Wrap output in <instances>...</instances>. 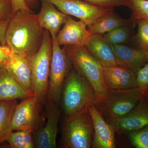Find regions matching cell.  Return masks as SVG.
<instances>
[{"mask_svg":"<svg viewBox=\"0 0 148 148\" xmlns=\"http://www.w3.org/2000/svg\"><path fill=\"white\" fill-rule=\"evenodd\" d=\"M33 133L26 130L12 131L7 139L9 148H35Z\"/></svg>","mask_w":148,"mask_h":148,"instance_id":"22","label":"cell"},{"mask_svg":"<svg viewBox=\"0 0 148 148\" xmlns=\"http://www.w3.org/2000/svg\"><path fill=\"white\" fill-rule=\"evenodd\" d=\"M94 129L92 148H116L115 132L113 127L103 118L94 105L88 108Z\"/></svg>","mask_w":148,"mask_h":148,"instance_id":"12","label":"cell"},{"mask_svg":"<svg viewBox=\"0 0 148 148\" xmlns=\"http://www.w3.org/2000/svg\"><path fill=\"white\" fill-rule=\"evenodd\" d=\"M138 86L143 92L148 91V62L136 73Z\"/></svg>","mask_w":148,"mask_h":148,"instance_id":"28","label":"cell"},{"mask_svg":"<svg viewBox=\"0 0 148 148\" xmlns=\"http://www.w3.org/2000/svg\"><path fill=\"white\" fill-rule=\"evenodd\" d=\"M144 96H145V98L148 100V91L144 92Z\"/></svg>","mask_w":148,"mask_h":148,"instance_id":"34","label":"cell"},{"mask_svg":"<svg viewBox=\"0 0 148 148\" xmlns=\"http://www.w3.org/2000/svg\"><path fill=\"white\" fill-rule=\"evenodd\" d=\"M1 42H0V45H1Z\"/></svg>","mask_w":148,"mask_h":148,"instance_id":"36","label":"cell"},{"mask_svg":"<svg viewBox=\"0 0 148 148\" xmlns=\"http://www.w3.org/2000/svg\"><path fill=\"white\" fill-rule=\"evenodd\" d=\"M130 27L129 24L118 27L103 36L110 44H122L127 41L130 37Z\"/></svg>","mask_w":148,"mask_h":148,"instance_id":"23","label":"cell"},{"mask_svg":"<svg viewBox=\"0 0 148 148\" xmlns=\"http://www.w3.org/2000/svg\"><path fill=\"white\" fill-rule=\"evenodd\" d=\"M135 22L138 26V31L134 37L137 47L148 51V21L139 19Z\"/></svg>","mask_w":148,"mask_h":148,"instance_id":"25","label":"cell"},{"mask_svg":"<svg viewBox=\"0 0 148 148\" xmlns=\"http://www.w3.org/2000/svg\"><path fill=\"white\" fill-rule=\"evenodd\" d=\"M42 1V0H40ZM53 4L63 13L75 16L87 26L98 18L114 11L91 4L82 0H43Z\"/></svg>","mask_w":148,"mask_h":148,"instance_id":"8","label":"cell"},{"mask_svg":"<svg viewBox=\"0 0 148 148\" xmlns=\"http://www.w3.org/2000/svg\"><path fill=\"white\" fill-rule=\"evenodd\" d=\"M11 5L9 0L0 3V20L10 18L12 15Z\"/></svg>","mask_w":148,"mask_h":148,"instance_id":"30","label":"cell"},{"mask_svg":"<svg viewBox=\"0 0 148 148\" xmlns=\"http://www.w3.org/2000/svg\"><path fill=\"white\" fill-rule=\"evenodd\" d=\"M25 1H26L27 5L30 8L31 7L34 5L36 2V0H25Z\"/></svg>","mask_w":148,"mask_h":148,"instance_id":"33","label":"cell"},{"mask_svg":"<svg viewBox=\"0 0 148 148\" xmlns=\"http://www.w3.org/2000/svg\"><path fill=\"white\" fill-rule=\"evenodd\" d=\"M4 68L21 86L34 95L32 68L29 58L14 53L6 64Z\"/></svg>","mask_w":148,"mask_h":148,"instance_id":"17","label":"cell"},{"mask_svg":"<svg viewBox=\"0 0 148 148\" xmlns=\"http://www.w3.org/2000/svg\"><path fill=\"white\" fill-rule=\"evenodd\" d=\"M41 104L34 95L16 105L11 120L12 130H26L34 133L38 128Z\"/></svg>","mask_w":148,"mask_h":148,"instance_id":"9","label":"cell"},{"mask_svg":"<svg viewBox=\"0 0 148 148\" xmlns=\"http://www.w3.org/2000/svg\"><path fill=\"white\" fill-rule=\"evenodd\" d=\"M103 78L108 90H125L138 87L136 74L118 65L103 66Z\"/></svg>","mask_w":148,"mask_h":148,"instance_id":"14","label":"cell"},{"mask_svg":"<svg viewBox=\"0 0 148 148\" xmlns=\"http://www.w3.org/2000/svg\"><path fill=\"white\" fill-rule=\"evenodd\" d=\"M130 140L136 148H148V125L128 132Z\"/></svg>","mask_w":148,"mask_h":148,"instance_id":"26","label":"cell"},{"mask_svg":"<svg viewBox=\"0 0 148 148\" xmlns=\"http://www.w3.org/2000/svg\"><path fill=\"white\" fill-rule=\"evenodd\" d=\"M132 20L122 18L113 11L88 26V30L90 34L103 35L118 27L128 25Z\"/></svg>","mask_w":148,"mask_h":148,"instance_id":"20","label":"cell"},{"mask_svg":"<svg viewBox=\"0 0 148 148\" xmlns=\"http://www.w3.org/2000/svg\"><path fill=\"white\" fill-rule=\"evenodd\" d=\"M34 95L20 85L4 67H0V101L26 98Z\"/></svg>","mask_w":148,"mask_h":148,"instance_id":"19","label":"cell"},{"mask_svg":"<svg viewBox=\"0 0 148 148\" xmlns=\"http://www.w3.org/2000/svg\"><path fill=\"white\" fill-rule=\"evenodd\" d=\"M93 5L105 8L113 9L116 7L128 6V0H82Z\"/></svg>","mask_w":148,"mask_h":148,"instance_id":"27","label":"cell"},{"mask_svg":"<svg viewBox=\"0 0 148 148\" xmlns=\"http://www.w3.org/2000/svg\"><path fill=\"white\" fill-rule=\"evenodd\" d=\"M44 29L31 10L12 14L6 34V44L14 53L31 59L41 44Z\"/></svg>","mask_w":148,"mask_h":148,"instance_id":"1","label":"cell"},{"mask_svg":"<svg viewBox=\"0 0 148 148\" xmlns=\"http://www.w3.org/2000/svg\"><path fill=\"white\" fill-rule=\"evenodd\" d=\"M41 1V8L37 14L38 24L43 29L49 32L51 37L56 36L69 15L59 10L51 3L43 0Z\"/></svg>","mask_w":148,"mask_h":148,"instance_id":"16","label":"cell"},{"mask_svg":"<svg viewBox=\"0 0 148 148\" xmlns=\"http://www.w3.org/2000/svg\"><path fill=\"white\" fill-rule=\"evenodd\" d=\"M16 100L0 101V145L6 142L13 131L11 120Z\"/></svg>","mask_w":148,"mask_h":148,"instance_id":"21","label":"cell"},{"mask_svg":"<svg viewBox=\"0 0 148 148\" xmlns=\"http://www.w3.org/2000/svg\"><path fill=\"white\" fill-rule=\"evenodd\" d=\"M144 95L138 87L125 90H108L104 100L96 106L103 118L109 124L127 114Z\"/></svg>","mask_w":148,"mask_h":148,"instance_id":"5","label":"cell"},{"mask_svg":"<svg viewBox=\"0 0 148 148\" xmlns=\"http://www.w3.org/2000/svg\"><path fill=\"white\" fill-rule=\"evenodd\" d=\"M10 2L12 14L19 10H31L27 5L25 0H10Z\"/></svg>","mask_w":148,"mask_h":148,"instance_id":"31","label":"cell"},{"mask_svg":"<svg viewBox=\"0 0 148 148\" xmlns=\"http://www.w3.org/2000/svg\"><path fill=\"white\" fill-rule=\"evenodd\" d=\"M8 1V0H0V3L2 2L5 1Z\"/></svg>","mask_w":148,"mask_h":148,"instance_id":"35","label":"cell"},{"mask_svg":"<svg viewBox=\"0 0 148 148\" xmlns=\"http://www.w3.org/2000/svg\"><path fill=\"white\" fill-rule=\"evenodd\" d=\"M52 51V38L44 29L40 46L30 59L33 93L41 104L47 96Z\"/></svg>","mask_w":148,"mask_h":148,"instance_id":"4","label":"cell"},{"mask_svg":"<svg viewBox=\"0 0 148 148\" xmlns=\"http://www.w3.org/2000/svg\"><path fill=\"white\" fill-rule=\"evenodd\" d=\"M10 18L0 20V42L3 45L6 44V34Z\"/></svg>","mask_w":148,"mask_h":148,"instance_id":"32","label":"cell"},{"mask_svg":"<svg viewBox=\"0 0 148 148\" xmlns=\"http://www.w3.org/2000/svg\"><path fill=\"white\" fill-rule=\"evenodd\" d=\"M14 53L7 45H0V67H4Z\"/></svg>","mask_w":148,"mask_h":148,"instance_id":"29","label":"cell"},{"mask_svg":"<svg viewBox=\"0 0 148 148\" xmlns=\"http://www.w3.org/2000/svg\"><path fill=\"white\" fill-rule=\"evenodd\" d=\"M64 26L56 36L60 46H84L90 35L87 25L82 21H76L68 16Z\"/></svg>","mask_w":148,"mask_h":148,"instance_id":"15","label":"cell"},{"mask_svg":"<svg viewBox=\"0 0 148 148\" xmlns=\"http://www.w3.org/2000/svg\"><path fill=\"white\" fill-rule=\"evenodd\" d=\"M84 46L103 66L117 65L110 44L103 35L90 34Z\"/></svg>","mask_w":148,"mask_h":148,"instance_id":"18","label":"cell"},{"mask_svg":"<svg viewBox=\"0 0 148 148\" xmlns=\"http://www.w3.org/2000/svg\"><path fill=\"white\" fill-rule=\"evenodd\" d=\"M58 104L48 100L46 105L47 121L45 126L34 132V143L37 148H56L58 123L61 114Z\"/></svg>","mask_w":148,"mask_h":148,"instance_id":"10","label":"cell"},{"mask_svg":"<svg viewBox=\"0 0 148 148\" xmlns=\"http://www.w3.org/2000/svg\"><path fill=\"white\" fill-rule=\"evenodd\" d=\"M60 101L65 119L88 112L91 105L98 104L92 85L74 68L66 77Z\"/></svg>","mask_w":148,"mask_h":148,"instance_id":"2","label":"cell"},{"mask_svg":"<svg viewBox=\"0 0 148 148\" xmlns=\"http://www.w3.org/2000/svg\"><path fill=\"white\" fill-rule=\"evenodd\" d=\"M115 132L128 133L148 125V100L143 95L138 104L124 117L111 124Z\"/></svg>","mask_w":148,"mask_h":148,"instance_id":"11","label":"cell"},{"mask_svg":"<svg viewBox=\"0 0 148 148\" xmlns=\"http://www.w3.org/2000/svg\"><path fill=\"white\" fill-rule=\"evenodd\" d=\"M61 138L63 148L92 147L94 129L89 112L65 119Z\"/></svg>","mask_w":148,"mask_h":148,"instance_id":"6","label":"cell"},{"mask_svg":"<svg viewBox=\"0 0 148 148\" xmlns=\"http://www.w3.org/2000/svg\"><path fill=\"white\" fill-rule=\"evenodd\" d=\"M118 66L137 73L148 62V51L121 45H111Z\"/></svg>","mask_w":148,"mask_h":148,"instance_id":"13","label":"cell"},{"mask_svg":"<svg viewBox=\"0 0 148 148\" xmlns=\"http://www.w3.org/2000/svg\"><path fill=\"white\" fill-rule=\"evenodd\" d=\"M51 38L52 56L47 97L48 100L58 105L64 82L72 69V64L64 47L62 48L57 42L56 36Z\"/></svg>","mask_w":148,"mask_h":148,"instance_id":"7","label":"cell"},{"mask_svg":"<svg viewBox=\"0 0 148 148\" xmlns=\"http://www.w3.org/2000/svg\"><path fill=\"white\" fill-rule=\"evenodd\" d=\"M128 7L132 12L131 19L135 22L139 19L148 21V0H128Z\"/></svg>","mask_w":148,"mask_h":148,"instance_id":"24","label":"cell"},{"mask_svg":"<svg viewBox=\"0 0 148 148\" xmlns=\"http://www.w3.org/2000/svg\"><path fill=\"white\" fill-rule=\"evenodd\" d=\"M63 47L73 68L92 85L98 104L103 102L108 91L103 81V66L84 46L68 45Z\"/></svg>","mask_w":148,"mask_h":148,"instance_id":"3","label":"cell"}]
</instances>
